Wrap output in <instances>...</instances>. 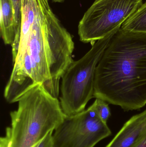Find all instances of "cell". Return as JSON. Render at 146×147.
<instances>
[{
    "label": "cell",
    "instance_id": "cell-1",
    "mask_svg": "<svg viewBox=\"0 0 146 147\" xmlns=\"http://www.w3.org/2000/svg\"><path fill=\"white\" fill-rule=\"evenodd\" d=\"M15 43L21 56L13 63L12 77L40 84L58 98L62 77L74 61L75 45L48 0H22L20 32Z\"/></svg>",
    "mask_w": 146,
    "mask_h": 147
},
{
    "label": "cell",
    "instance_id": "cell-2",
    "mask_svg": "<svg viewBox=\"0 0 146 147\" xmlns=\"http://www.w3.org/2000/svg\"><path fill=\"white\" fill-rule=\"evenodd\" d=\"M94 98L124 111L145 105L146 34L114 33L96 68Z\"/></svg>",
    "mask_w": 146,
    "mask_h": 147
},
{
    "label": "cell",
    "instance_id": "cell-3",
    "mask_svg": "<svg viewBox=\"0 0 146 147\" xmlns=\"http://www.w3.org/2000/svg\"><path fill=\"white\" fill-rule=\"evenodd\" d=\"M10 113L11 147H33L54 131L66 116L60 101L40 84L27 89Z\"/></svg>",
    "mask_w": 146,
    "mask_h": 147
},
{
    "label": "cell",
    "instance_id": "cell-4",
    "mask_svg": "<svg viewBox=\"0 0 146 147\" xmlns=\"http://www.w3.org/2000/svg\"><path fill=\"white\" fill-rule=\"evenodd\" d=\"M114 33L93 44L83 57L71 63L63 75L59 101L66 116L85 110L94 98L96 68Z\"/></svg>",
    "mask_w": 146,
    "mask_h": 147
},
{
    "label": "cell",
    "instance_id": "cell-5",
    "mask_svg": "<svg viewBox=\"0 0 146 147\" xmlns=\"http://www.w3.org/2000/svg\"><path fill=\"white\" fill-rule=\"evenodd\" d=\"M143 0H95L78 26L80 40L94 44L119 30Z\"/></svg>",
    "mask_w": 146,
    "mask_h": 147
},
{
    "label": "cell",
    "instance_id": "cell-6",
    "mask_svg": "<svg viewBox=\"0 0 146 147\" xmlns=\"http://www.w3.org/2000/svg\"><path fill=\"white\" fill-rule=\"evenodd\" d=\"M54 131V147H94L111 134L93 104L78 114L66 116Z\"/></svg>",
    "mask_w": 146,
    "mask_h": 147
},
{
    "label": "cell",
    "instance_id": "cell-7",
    "mask_svg": "<svg viewBox=\"0 0 146 147\" xmlns=\"http://www.w3.org/2000/svg\"><path fill=\"white\" fill-rule=\"evenodd\" d=\"M146 134V109L132 117L105 147H132Z\"/></svg>",
    "mask_w": 146,
    "mask_h": 147
},
{
    "label": "cell",
    "instance_id": "cell-8",
    "mask_svg": "<svg viewBox=\"0 0 146 147\" xmlns=\"http://www.w3.org/2000/svg\"><path fill=\"white\" fill-rule=\"evenodd\" d=\"M0 14L1 37L5 45L11 46L18 34L14 9L11 0H0Z\"/></svg>",
    "mask_w": 146,
    "mask_h": 147
},
{
    "label": "cell",
    "instance_id": "cell-9",
    "mask_svg": "<svg viewBox=\"0 0 146 147\" xmlns=\"http://www.w3.org/2000/svg\"><path fill=\"white\" fill-rule=\"evenodd\" d=\"M121 28L129 32L146 34V2L123 23Z\"/></svg>",
    "mask_w": 146,
    "mask_h": 147
},
{
    "label": "cell",
    "instance_id": "cell-10",
    "mask_svg": "<svg viewBox=\"0 0 146 147\" xmlns=\"http://www.w3.org/2000/svg\"><path fill=\"white\" fill-rule=\"evenodd\" d=\"M93 104L100 118L103 121L107 123V121L111 116L108 103L103 99L97 98Z\"/></svg>",
    "mask_w": 146,
    "mask_h": 147
},
{
    "label": "cell",
    "instance_id": "cell-11",
    "mask_svg": "<svg viewBox=\"0 0 146 147\" xmlns=\"http://www.w3.org/2000/svg\"><path fill=\"white\" fill-rule=\"evenodd\" d=\"M11 1L14 9L15 22L18 30V34L16 37L17 38L19 34L21 27L22 0H11Z\"/></svg>",
    "mask_w": 146,
    "mask_h": 147
},
{
    "label": "cell",
    "instance_id": "cell-12",
    "mask_svg": "<svg viewBox=\"0 0 146 147\" xmlns=\"http://www.w3.org/2000/svg\"><path fill=\"white\" fill-rule=\"evenodd\" d=\"M53 132L51 131L48 133L43 140L33 147H54L52 138Z\"/></svg>",
    "mask_w": 146,
    "mask_h": 147
},
{
    "label": "cell",
    "instance_id": "cell-13",
    "mask_svg": "<svg viewBox=\"0 0 146 147\" xmlns=\"http://www.w3.org/2000/svg\"><path fill=\"white\" fill-rule=\"evenodd\" d=\"M0 147H11L10 132L8 127L6 128V134L0 139Z\"/></svg>",
    "mask_w": 146,
    "mask_h": 147
},
{
    "label": "cell",
    "instance_id": "cell-14",
    "mask_svg": "<svg viewBox=\"0 0 146 147\" xmlns=\"http://www.w3.org/2000/svg\"><path fill=\"white\" fill-rule=\"evenodd\" d=\"M132 147H146V134L140 141Z\"/></svg>",
    "mask_w": 146,
    "mask_h": 147
},
{
    "label": "cell",
    "instance_id": "cell-15",
    "mask_svg": "<svg viewBox=\"0 0 146 147\" xmlns=\"http://www.w3.org/2000/svg\"><path fill=\"white\" fill-rule=\"evenodd\" d=\"M54 2L61 3L64 1L65 0H52Z\"/></svg>",
    "mask_w": 146,
    "mask_h": 147
}]
</instances>
